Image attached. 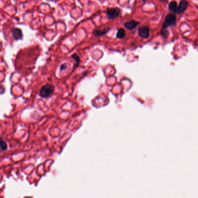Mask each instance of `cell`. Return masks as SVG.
I'll return each mask as SVG.
<instances>
[{"label": "cell", "mask_w": 198, "mask_h": 198, "mask_svg": "<svg viewBox=\"0 0 198 198\" xmlns=\"http://www.w3.org/2000/svg\"><path fill=\"white\" fill-rule=\"evenodd\" d=\"M188 7V3L186 0H181L178 5H177L176 1L173 0L169 4V9L174 14H181L186 11Z\"/></svg>", "instance_id": "1"}, {"label": "cell", "mask_w": 198, "mask_h": 198, "mask_svg": "<svg viewBox=\"0 0 198 198\" xmlns=\"http://www.w3.org/2000/svg\"><path fill=\"white\" fill-rule=\"evenodd\" d=\"M177 18L176 14H170L166 16L164 22L162 25V30L161 34L163 37L167 36L169 32L167 29L170 27H172L176 25Z\"/></svg>", "instance_id": "2"}, {"label": "cell", "mask_w": 198, "mask_h": 198, "mask_svg": "<svg viewBox=\"0 0 198 198\" xmlns=\"http://www.w3.org/2000/svg\"><path fill=\"white\" fill-rule=\"evenodd\" d=\"M54 88L51 85H46L43 86L40 91V95L41 97H49L53 93Z\"/></svg>", "instance_id": "3"}, {"label": "cell", "mask_w": 198, "mask_h": 198, "mask_svg": "<svg viewBox=\"0 0 198 198\" xmlns=\"http://www.w3.org/2000/svg\"><path fill=\"white\" fill-rule=\"evenodd\" d=\"M121 11L119 8H110L106 12L107 18L109 19H114L118 17L121 14Z\"/></svg>", "instance_id": "4"}, {"label": "cell", "mask_w": 198, "mask_h": 198, "mask_svg": "<svg viewBox=\"0 0 198 198\" xmlns=\"http://www.w3.org/2000/svg\"><path fill=\"white\" fill-rule=\"evenodd\" d=\"M139 36L143 38H147L150 37V28L147 26H142L138 30Z\"/></svg>", "instance_id": "5"}, {"label": "cell", "mask_w": 198, "mask_h": 198, "mask_svg": "<svg viewBox=\"0 0 198 198\" xmlns=\"http://www.w3.org/2000/svg\"><path fill=\"white\" fill-rule=\"evenodd\" d=\"M12 36L15 40H20L23 38L22 30L18 28H14L12 30Z\"/></svg>", "instance_id": "6"}, {"label": "cell", "mask_w": 198, "mask_h": 198, "mask_svg": "<svg viewBox=\"0 0 198 198\" xmlns=\"http://www.w3.org/2000/svg\"><path fill=\"white\" fill-rule=\"evenodd\" d=\"M139 25V22L135 21V20H130L129 22H127L124 24V26L126 29L132 30L135 29Z\"/></svg>", "instance_id": "7"}, {"label": "cell", "mask_w": 198, "mask_h": 198, "mask_svg": "<svg viewBox=\"0 0 198 198\" xmlns=\"http://www.w3.org/2000/svg\"><path fill=\"white\" fill-rule=\"evenodd\" d=\"M110 29H105L103 30H94L93 31V34L95 36H101L107 34L110 31Z\"/></svg>", "instance_id": "8"}, {"label": "cell", "mask_w": 198, "mask_h": 198, "mask_svg": "<svg viewBox=\"0 0 198 198\" xmlns=\"http://www.w3.org/2000/svg\"><path fill=\"white\" fill-rule=\"evenodd\" d=\"M125 35H126V32L124 30V29H119L116 33V37L119 39H122L125 37Z\"/></svg>", "instance_id": "9"}, {"label": "cell", "mask_w": 198, "mask_h": 198, "mask_svg": "<svg viewBox=\"0 0 198 198\" xmlns=\"http://www.w3.org/2000/svg\"><path fill=\"white\" fill-rule=\"evenodd\" d=\"M7 148L8 146L7 143H6L5 141L3 140H1V139H0V148H1L2 150L5 151V150H6L7 149Z\"/></svg>", "instance_id": "10"}, {"label": "cell", "mask_w": 198, "mask_h": 198, "mask_svg": "<svg viewBox=\"0 0 198 198\" xmlns=\"http://www.w3.org/2000/svg\"><path fill=\"white\" fill-rule=\"evenodd\" d=\"M143 1H145V0H143ZM161 1H162V2H165V3L167 2V0H161Z\"/></svg>", "instance_id": "11"}]
</instances>
